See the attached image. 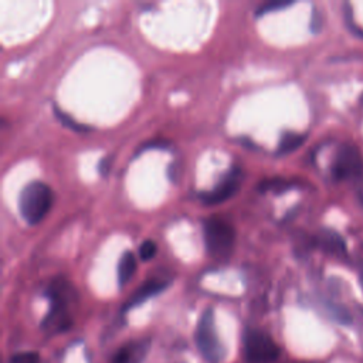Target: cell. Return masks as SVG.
Instances as JSON below:
<instances>
[{
	"label": "cell",
	"mask_w": 363,
	"mask_h": 363,
	"mask_svg": "<svg viewBox=\"0 0 363 363\" xmlns=\"http://www.w3.org/2000/svg\"><path fill=\"white\" fill-rule=\"evenodd\" d=\"M118 284L122 288L129 282V279L133 277L136 271V258L132 251H126L121 255L118 262Z\"/></svg>",
	"instance_id": "cell-10"
},
{
	"label": "cell",
	"mask_w": 363,
	"mask_h": 363,
	"mask_svg": "<svg viewBox=\"0 0 363 363\" xmlns=\"http://www.w3.org/2000/svg\"><path fill=\"white\" fill-rule=\"evenodd\" d=\"M332 174L336 180L356 179L363 174V157L353 145H342L332 164Z\"/></svg>",
	"instance_id": "cell-6"
},
{
	"label": "cell",
	"mask_w": 363,
	"mask_h": 363,
	"mask_svg": "<svg viewBox=\"0 0 363 363\" xmlns=\"http://www.w3.org/2000/svg\"><path fill=\"white\" fill-rule=\"evenodd\" d=\"M109 163H111V159H109V157H104V159L99 162L98 170H99L101 174L105 176V174L109 172Z\"/></svg>",
	"instance_id": "cell-20"
},
{
	"label": "cell",
	"mask_w": 363,
	"mask_h": 363,
	"mask_svg": "<svg viewBox=\"0 0 363 363\" xmlns=\"http://www.w3.org/2000/svg\"><path fill=\"white\" fill-rule=\"evenodd\" d=\"M279 356V347L274 339L259 329H248L244 333V357L247 363H274Z\"/></svg>",
	"instance_id": "cell-5"
},
{
	"label": "cell",
	"mask_w": 363,
	"mask_h": 363,
	"mask_svg": "<svg viewBox=\"0 0 363 363\" xmlns=\"http://www.w3.org/2000/svg\"><path fill=\"white\" fill-rule=\"evenodd\" d=\"M54 203V193L48 184L35 180L26 184L18 197V210L27 224L35 225L44 220Z\"/></svg>",
	"instance_id": "cell-1"
},
{
	"label": "cell",
	"mask_w": 363,
	"mask_h": 363,
	"mask_svg": "<svg viewBox=\"0 0 363 363\" xmlns=\"http://www.w3.org/2000/svg\"><path fill=\"white\" fill-rule=\"evenodd\" d=\"M305 140H306V135L305 133H298V132L286 130V132L282 133V136L279 139L277 153L278 155H288V153L296 150L299 146H302Z\"/></svg>",
	"instance_id": "cell-11"
},
{
	"label": "cell",
	"mask_w": 363,
	"mask_h": 363,
	"mask_svg": "<svg viewBox=\"0 0 363 363\" xmlns=\"http://www.w3.org/2000/svg\"><path fill=\"white\" fill-rule=\"evenodd\" d=\"M157 252V245L155 241L152 240H146L145 242H142V245L139 247V257L143 261H149L152 259Z\"/></svg>",
	"instance_id": "cell-17"
},
{
	"label": "cell",
	"mask_w": 363,
	"mask_h": 363,
	"mask_svg": "<svg viewBox=\"0 0 363 363\" xmlns=\"http://www.w3.org/2000/svg\"><path fill=\"white\" fill-rule=\"evenodd\" d=\"M360 282H362V286H363V272L360 274Z\"/></svg>",
	"instance_id": "cell-21"
},
{
	"label": "cell",
	"mask_w": 363,
	"mask_h": 363,
	"mask_svg": "<svg viewBox=\"0 0 363 363\" xmlns=\"http://www.w3.org/2000/svg\"><path fill=\"white\" fill-rule=\"evenodd\" d=\"M320 247L329 252H345V242L343 240L333 231H323L322 235L318 238Z\"/></svg>",
	"instance_id": "cell-12"
},
{
	"label": "cell",
	"mask_w": 363,
	"mask_h": 363,
	"mask_svg": "<svg viewBox=\"0 0 363 363\" xmlns=\"http://www.w3.org/2000/svg\"><path fill=\"white\" fill-rule=\"evenodd\" d=\"M242 173L240 167H233L211 190L200 194V199L207 206L220 204L228 199H231L241 187Z\"/></svg>",
	"instance_id": "cell-7"
},
{
	"label": "cell",
	"mask_w": 363,
	"mask_h": 363,
	"mask_svg": "<svg viewBox=\"0 0 363 363\" xmlns=\"http://www.w3.org/2000/svg\"><path fill=\"white\" fill-rule=\"evenodd\" d=\"M45 295L50 301V309L43 320V328L57 332L68 329L71 325L69 302L74 295L71 285L58 278L48 285Z\"/></svg>",
	"instance_id": "cell-2"
},
{
	"label": "cell",
	"mask_w": 363,
	"mask_h": 363,
	"mask_svg": "<svg viewBox=\"0 0 363 363\" xmlns=\"http://www.w3.org/2000/svg\"><path fill=\"white\" fill-rule=\"evenodd\" d=\"M320 17H319V13L316 9H313V13H312V20H311V30L313 33H318L320 30Z\"/></svg>",
	"instance_id": "cell-19"
},
{
	"label": "cell",
	"mask_w": 363,
	"mask_h": 363,
	"mask_svg": "<svg viewBox=\"0 0 363 363\" xmlns=\"http://www.w3.org/2000/svg\"><path fill=\"white\" fill-rule=\"evenodd\" d=\"M149 340H132L123 345L112 357V363H142L149 350Z\"/></svg>",
	"instance_id": "cell-9"
},
{
	"label": "cell",
	"mask_w": 363,
	"mask_h": 363,
	"mask_svg": "<svg viewBox=\"0 0 363 363\" xmlns=\"http://www.w3.org/2000/svg\"><path fill=\"white\" fill-rule=\"evenodd\" d=\"M54 113H55V116L61 121V123H62L64 126H67V128H69V129H72V130H75V132H89V126L77 122V121H75L74 118H71L68 113L62 112L57 105H54Z\"/></svg>",
	"instance_id": "cell-13"
},
{
	"label": "cell",
	"mask_w": 363,
	"mask_h": 363,
	"mask_svg": "<svg viewBox=\"0 0 363 363\" xmlns=\"http://www.w3.org/2000/svg\"><path fill=\"white\" fill-rule=\"evenodd\" d=\"M326 309H328L329 315H330L336 322H339V323H342V325H349V323L352 322L350 313H349L345 308H342L340 305L328 302V303H326Z\"/></svg>",
	"instance_id": "cell-15"
},
{
	"label": "cell",
	"mask_w": 363,
	"mask_h": 363,
	"mask_svg": "<svg viewBox=\"0 0 363 363\" xmlns=\"http://www.w3.org/2000/svg\"><path fill=\"white\" fill-rule=\"evenodd\" d=\"M10 363H40L38 354L35 352H21L10 359Z\"/></svg>",
	"instance_id": "cell-18"
},
{
	"label": "cell",
	"mask_w": 363,
	"mask_h": 363,
	"mask_svg": "<svg viewBox=\"0 0 363 363\" xmlns=\"http://www.w3.org/2000/svg\"><path fill=\"white\" fill-rule=\"evenodd\" d=\"M292 4H294L292 0H272V1H267V3L261 4L259 7H257L255 16L261 17V16H265L267 13H272V11H277V10H281V9H286V7L292 6Z\"/></svg>",
	"instance_id": "cell-14"
},
{
	"label": "cell",
	"mask_w": 363,
	"mask_h": 363,
	"mask_svg": "<svg viewBox=\"0 0 363 363\" xmlns=\"http://www.w3.org/2000/svg\"><path fill=\"white\" fill-rule=\"evenodd\" d=\"M204 245L213 258H227L235 242V231L230 223L220 217H210L203 223Z\"/></svg>",
	"instance_id": "cell-3"
},
{
	"label": "cell",
	"mask_w": 363,
	"mask_h": 363,
	"mask_svg": "<svg viewBox=\"0 0 363 363\" xmlns=\"http://www.w3.org/2000/svg\"><path fill=\"white\" fill-rule=\"evenodd\" d=\"M196 345L203 354V357L210 363H218L224 357V347L220 343L214 328V315L213 309L207 308L197 323L196 328Z\"/></svg>",
	"instance_id": "cell-4"
},
{
	"label": "cell",
	"mask_w": 363,
	"mask_h": 363,
	"mask_svg": "<svg viewBox=\"0 0 363 363\" xmlns=\"http://www.w3.org/2000/svg\"><path fill=\"white\" fill-rule=\"evenodd\" d=\"M360 101H362V102H363V94H362V95H360Z\"/></svg>",
	"instance_id": "cell-22"
},
{
	"label": "cell",
	"mask_w": 363,
	"mask_h": 363,
	"mask_svg": "<svg viewBox=\"0 0 363 363\" xmlns=\"http://www.w3.org/2000/svg\"><path fill=\"white\" fill-rule=\"evenodd\" d=\"M292 184L286 180L282 179H272V180H264L259 183V190L261 191H268V190H274V191H282L289 189Z\"/></svg>",
	"instance_id": "cell-16"
},
{
	"label": "cell",
	"mask_w": 363,
	"mask_h": 363,
	"mask_svg": "<svg viewBox=\"0 0 363 363\" xmlns=\"http://www.w3.org/2000/svg\"><path fill=\"white\" fill-rule=\"evenodd\" d=\"M169 286V281L167 279H160V278H150L147 281H145L133 294L132 296L126 301V303L123 305V311H129L140 303H143L145 301H147L149 298L163 292L166 288Z\"/></svg>",
	"instance_id": "cell-8"
}]
</instances>
